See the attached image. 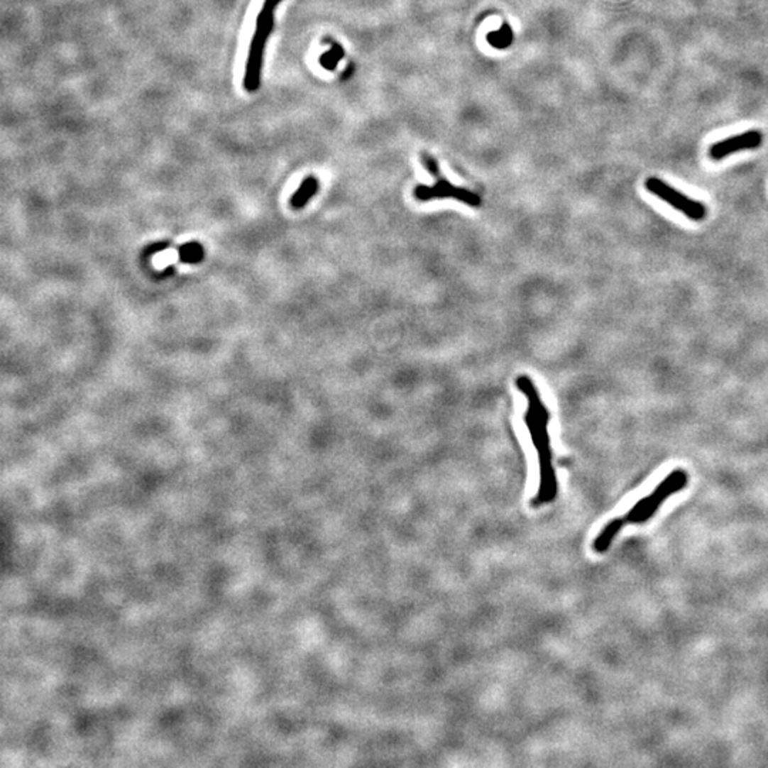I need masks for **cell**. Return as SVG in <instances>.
I'll list each match as a JSON object with an SVG mask.
<instances>
[{"instance_id": "obj_7", "label": "cell", "mask_w": 768, "mask_h": 768, "mask_svg": "<svg viewBox=\"0 0 768 768\" xmlns=\"http://www.w3.org/2000/svg\"><path fill=\"white\" fill-rule=\"evenodd\" d=\"M319 187H320L319 180H317L314 175L306 177V178L302 181L299 190L292 195V198H290V207H292L293 209H302L303 207H306L307 202L317 194Z\"/></svg>"}, {"instance_id": "obj_9", "label": "cell", "mask_w": 768, "mask_h": 768, "mask_svg": "<svg viewBox=\"0 0 768 768\" xmlns=\"http://www.w3.org/2000/svg\"><path fill=\"white\" fill-rule=\"evenodd\" d=\"M488 42L491 46H494L495 49H507L508 46H511L512 40H514V33L511 31V28L508 26V23H504L503 28H500V31L497 32H493L487 36Z\"/></svg>"}, {"instance_id": "obj_6", "label": "cell", "mask_w": 768, "mask_h": 768, "mask_svg": "<svg viewBox=\"0 0 768 768\" xmlns=\"http://www.w3.org/2000/svg\"><path fill=\"white\" fill-rule=\"evenodd\" d=\"M762 144V134L758 130H748L742 134L724 138L710 147V157L715 161L723 160L737 151L754 150Z\"/></svg>"}, {"instance_id": "obj_5", "label": "cell", "mask_w": 768, "mask_h": 768, "mask_svg": "<svg viewBox=\"0 0 768 768\" xmlns=\"http://www.w3.org/2000/svg\"><path fill=\"white\" fill-rule=\"evenodd\" d=\"M646 188L649 192H652L662 201L667 202L669 205H671L673 208H676L677 211H680L681 214H684L687 218L693 221H701L707 215V209L701 202L691 199L690 197L676 191L673 187H670L660 178L652 177L646 180Z\"/></svg>"}, {"instance_id": "obj_1", "label": "cell", "mask_w": 768, "mask_h": 768, "mask_svg": "<svg viewBox=\"0 0 768 768\" xmlns=\"http://www.w3.org/2000/svg\"><path fill=\"white\" fill-rule=\"evenodd\" d=\"M517 386L525 395L530 403L527 415H525V423L528 426V430L532 437V443L537 449L538 460H539V487H538L537 495L531 501V505L534 508H539L545 504L552 503L558 494V483H556V476L552 466V453H551L549 434H548L549 415L530 377L527 375L518 377Z\"/></svg>"}, {"instance_id": "obj_8", "label": "cell", "mask_w": 768, "mask_h": 768, "mask_svg": "<svg viewBox=\"0 0 768 768\" xmlns=\"http://www.w3.org/2000/svg\"><path fill=\"white\" fill-rule=\"evenodd\" d=\"M323 43L329 45L330 49H329L326 53H323V55L320 56L319 63H320V66H322L323 69H326V70H334V69L337 67L339 62L343 59L344 50H343V48H341L337 42H334L333 39H329V38H326V39L323 40Z\"/></svg>"}, {"instance_id": "obj_3", "label": "cell", "mask_w": 768, "mask_h": 768, "mask_svg": "<svg viewBox=\"0 0 768 768\" xmlns=\"http://www.w3.org/2000/svg\"><path fill=\"white\" fill-rule=\"evenodd\" d=\"M422 161L427 171L436 178L434 185H417L415 190V197L419 201H432V199H440V198H454L460 202H464L470 207H478L481 204V198L474 194L470 190L456 187L450 181H447L441 172L439 163L434 157H432L429 153H422Z\"/></svg>"}, {"instance_id": "obj_2", "label": "cell", "mask_w": 768, "mask_h": 768, "mask_svg": "<svg viewBox=\"0 0 768 768\" xmlns=\"http://www.w3.org/2000/svg\"><path fill=\"white\" fill-rule=\"evenodd\" d=\"M280 2L282 0H265L260 12L258 13L255 33L251 40L243 75V89L249 93L256 92L260 86L265 49L268 45V39L273 31L275 12Z\"/></svg>"}, {"instance_id": "obj_4", "label": "cell", "mask_w": 768, "mask_h": 768, "mask_svg": "<svg viewBox=\"0 0 768 768\" xmlns=\"http://www.w3.org/2000/svg\"><path fill=\"white\" fill-rule=\"evenodd\" d=\"M686 483H687L686 473L681 470H676L649 497L640 500L627 515L619 518V521L622 522V525H625L629 522H643L649 520L654 514V511L659 508V505L673 493H677L681 488H684Z\"/></svg>"}, {"instance_id": "obj_10", "label": "cell", "mask_w": 768, "mask_h": 768, "mask_svg": "<svg viewBox=\"0 0 768 768\" xmlns=\"http://www.w3.org/2000/svg\"><path fill=\"white\" fill-rule=\"evenodd\" d=\"M204 258V249L198 242H190L180 248V260L185 263H198Z\"/></svg>"}]
</instances>
